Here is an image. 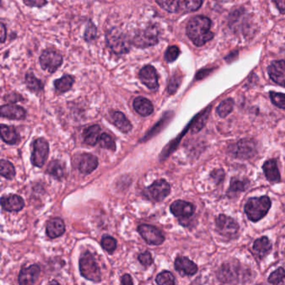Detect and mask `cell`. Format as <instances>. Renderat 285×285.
Returning <instances> with one entry per match:
<instances>
[{
    "instance_id": "1",
    "label": "cell",
    "mask_w": 285,
    "mask_h": 285,
    "mask_svg": "<svg viewBox=\"0 0 285 285\" xmlns=\"http://www.w3.org/2000/svg\"><path fill=\"white\" fill-rule=\"evenodd\" d=\"M211 25V20L206 16H194L187 25V35L194 45L203 46L214 39Z\"/></svg>"
},
{
    "instance_id": "2",
    "label": "cell",
    "mask_w": 285,
    "mask_h": 285,
    "mask_svg": "<svg viewBox=\"0 0 285 285\" xmlns=\"http://www.w3.org/2000/svg\"><path fill=\"white\" fill-rule=\"evenodd\" d=\"M271 207V201L268 196L250 198L246 203L244 210L248 218L253 222H258L266 216Z\"/></svg>"
},
{
    "instance_id": "3",
    "label": "cell",
    "mask_w": 285,
    "mask_h": 285,
    "mask_svg": "<svg viewBox=\"0 0 285 285\" xmlns=\"http://www.w3.org/2000/svg\"><path fill=\"white\" fill-rule=\"evenodd\" d=\"M79 271L83 277L93 282H100L101 280L100 269L94 257L86 251L79 259Z\"/></svg>"
},
{
    "instance_id": "4",
    "label": "cell",
    "mask_w": 285,
    "mask_h": 285,
    "mask_svg": "<svg viewBox=\"0 0 285 285\" xmlns=\"http://www.w3.org/2000/svg\"><path fill=\"white\" fill-rule=\"evenodd\" d=\"M106 41L109 47L114 53L122 55L129 52L131 43L127 35L120 31L119 29H112L106 34Z\"/></svg>"
},
{
    "instance_id": "5",
    "label": "cell",
    "mask_w": 285,
    "mask_h": 285,
    "mask_svg": "<svg viewBox=\"0 0 285 285\" xmlns=\"http://www.w3.org/2000/svg\"><path fill=\"white\" fill-rule=\"evenodd\" d=\"M170 192L171 187L168 182L163 179L156 180L150 187L144 189L143 196L150 202L158 203L169 195Z\"/></svg>"
},
{
    "instance_id": "6",
    "label": "cell",
    "mask_w": 285,
    "mask_h": 285,
    "mask_svg": "<svg viewBox=\"0 0 285 285\" xmlns=\"http://www.w3.org/2000/svg\"><path fill=\"white\" fill-rule=\"evenodd\" d=\"M40 62L44 71H46L49 73H54L63 63V57L61 53L55 49H47L44 50L40 55Z\"/></svg>"
},
{
    "instance_id": "7",
    "label": "cell",
    "mask_w": 285,
    "mask_h": 285,
    "mask_svg": "<svg viewBox=\"0 0 285 285\" xmlns=\"http://www.w3.org/2000/svg\"><path fill=\"white\" fill-rule=\"evenodd\" d=\"M216 225L217 231L224 238L232 239L238 235V223L230 216L221 214L216 218Z\"/></svg>"
},
{
    "instance_id": "8",
    "label": "cell",
    "mask_w": 285,
    "mask_h": 285,
    "mask_svg": "<svg viewBox=\"0 0 285 285\" xmlns=\"http://www.w3.org/2000/svg\"><path fill=\"white\" fill-rule=\"evenodd\" d=\"M49 143L43 138H38L34 142V150L32 152L31 161L34 166L41 167L45 165L49 156Z\"/></svg>"
},
{
    "instance_id": "9",
    "label": "cell",
    "mask_w": 285,
    "mask_h": 285,
    "mask_svg": "<svg viewBox=\"0 0 285 285\" xmlns=\"http://www.w3.org/2000/svg\"><path fill=\"white\" fill-rule=\"evenodd\" d=\"M136 46L141 48L149 47L158 43V32L155 26L148 27L141 30L133 39Z\"/></svg>"
},
{
    "instance_id": "10",
    "label": "cell",
    "mask_w": 285,
    "mask_h": 285,
    "mask_svg": "<svg viewBox=\"0 0 285 285\" xmlns=\"http://www.w3.org/2000/svg\"><path fill=\"white\" fill-rule=\"evenodd\" d=\"M138 232L149 245H161L165 241V237L161 230L151 225H140L138 227Z\"/></svg>"
},
{
    "instance_id": "11",
    "label": "cell",
    "mask_w": 285,
    "mask_h": 285,
    "mask_svg": "<svg viewBox=\"0 0 285 285\" xmlns=\"http://www.w3.org/2000/svg\"><path fill=\"white\" fill-rule=\"evenodd\" d=\"M231 148V153L233 156L240 159H248L254 156L256 153V146L252 141L242 140L232 145Z\"/></svg>"
},
{
    "instance_id": "12",
    "label": "cell",
    "mask_w": 285,
    "mask_h": 285,
    "mask_svg": "<svg viewBox=\"0 0 285 285\" xmlns=\"http://www.w3.org/2000/svg\"><path fill=\"white\" fill-rule=\"evenodd\" d=\"M139 79L150 90H157L159 86L158 75L153 66L150 65L144 66L139 72Z\"/></svg>"
},
{
    "instance_id": "13",
    "label": "cell",
    "mask_w": 285,
    "mask_h": 285,
    "mask_svg": "<svg viewBox=\"0 0 285 285\" xmlns=\"http://www.w3.org/2000/svg\"><path fill=\"white\" fill-rule=\"evenodd\" d=\"M170 209L174 216L182 219L189 218L195 212V207L193 204L182 200L175 201L170 207Z\"/></svg>"
},
{
    "instance_id": "14",
    "label": "cell",
    "mask_w": 285,
    "mask_h": 285,
    "mask_svg": "<svg viewBox=\"0 0 285 285\" xmlns=\"http://www.w3.org/2000/svg\"><path fill=\"white\" fill-rule=\"evenodd\" d=\"M40 268L38 264L24 267L19 275V283L22 285H34L40 277Z\"/></svg>"
},
{
    "instance_id": "15",
    "label": "cell",
    "mask_w": 285,
    "mask_h": 285,
    "mask_svg": "<svg viewBox=\"0 0 285 285\" xmlns=\"http://www.w3.org/2000/svg\"><path fill=\"white\" fill-rule=\"evenodd\" d=\"M268 71L273 81L285 87V61H274Z\"/></svg>"
},
{
    "instance_id": "16",
    "label": "cell",
    "mask_w": 285,
    "mask_h": 285,
    "mask_svg": "<svg viewBox=\"0 0 285 285\" xmlns=\"http://www.w3.org/2000/svg\"><path fill=\"white\" fill-rule=\"evenodd\" d=\"M175 269L182 276H192L198 272V266L186 257H177L175 260Z\"/></svg>"
},
{
    "instance_id": "17",
    "label": "cell",
    "mask_w": 285,
    "mask_h": 285,
    "mask_svg": "<svg viewBox=\"0 0 285 285\" xmlns=\"http://www.w3.org/2000/svg\"><path fill=\"white\" fill-rule=\"evenodd\" d=\"M1 204L6 211L19 212L24 207V201L19 196L11 194L2 197Z\"/></svg>"
},
{
    "instance_id": "18",
    "label": "cell",
    "mask_w": 285,
    "mask_h": 285,
    "mask_svg": "<svg viewBox=\"0 0 285 285\" xmlns=\"http://www.w3.org/2000/svg\"><path fill=\"white\" fill-rule=\"evenodd\" d=\"M98 166V159L92 154H82L79 160L78 169L83 174H90L94 172Z\"/></svg>"
},
{
    "instance_id": "19",
    "label": "cell",
    "mask_w": 285,
    "mask_h": 285,
    "mask_svg": "<svg viewBox=\"0 0 285 285\" xmlns=\"http://www.w3.org/2000/svg\"><path fill=\"white\" fill-rule=\"evenodd\" d=\"M66 231L63 220L60 217H54L49 220L46 224V234L50 238L61 237Z\"/></svg>"
},
{
    "instance_id": "20",
    "label": "cell",
    "mask_w": 285,
    "mask_h": 285,
    "mask_svg": "<svg viewBox=\"0 0 285 285\" xmlns=\"http://www.w3.org/2000/svg\"><path fill=\"white\" fill-rule=\"evenodd\" d=\"M1 116L8 119L24 120L26 117V111L21 106L16 105H4L1 106Z\"/></svg>"
},
{
    "instance_id": "21",
    "label": "cell",
    "mask_w": 285,
    "mask_h": 285,
    "mask_svg": "<svg viewBox=\"0 0 285 285\" xmlns=\"http://www.w3.org/2000/svg\"><path fill=\"white\" fill-rule=\"evenodd\" d=\"M263 169L268 181L272 183L280 182V173L278 168L277 161L275 159H270L264 164Z\"/></svg>"
},
{
    "instance_id": "22",
    "label": "cell",
    "mask_w": 285,
    "mask_h": 285,
    "mask_svg": "<svg viewBox=\"0 0 285 285\" xmlns=\"http://www.w3.org/2000/svg\"><path fill=\"white\" fill-rule=\"evenodd\" d=\"M133 107L139 115L142 116H150L154 111L153 105L145 97L136 98L133 101Z\"/></svg>"
},
{
    "instance_id": "23",
    "label": "cell",
    "mask_w": 285,
    "mask_h": 285,
    "mask_svg": "<svg viewBox=\"0 0 285 285\" xmlns=\"http://www.w3.org/2000/svg\"><path fill=\"white\" fill-rule=\"evenodd\" d=\"M271 243L269 238L267 237H262L259 239H257L254 243V252L259 259H262L270 254L271 250Z\"/></svg>"
},
{
    "instance_id": "24",
    "label": "cell",
    "mask_w": 285,
    "mask_h": 285,
    "mask_svg": "<svg viewBox=\"0 0 285 285\" xmlns=\"http://www.w3.org/2000/svg\"><path fill=\"white\" fill-rule=\"evenodd\" d=\"M111 118H112V122H113L115 127L118 128L121 132H123V133H128L132 131V123L130 122L129 120L127 119L122 112L115 111L111 115Z\"/></svg>"
},
{
    "instance_id": "25",
    "label": "cell",
    "mask_w": 285,
    "mask_h": 285,
    "mask_svg": "<svg viewBox=\"0 0 285 285\" xmlns=\"http://www.w3.org/2000/svg\"><path fill=\"white\" fill-rule=\"evenodd\" d=\"M0 133H1V138L3 142L10 145H15L17 143H19L20 140L19 134L16 132L14 127H8L3 124L1 125Z\"/></svg>"
},
{
    "instance_id": "26",
    "label": "cell",
    "mask_w": 285,
    "mask_h": 285,
    "mask_svg": "<svg viewBox=\"0 0 285 285\" xmlns=\"http://www.w3.org/2000/svg\"><path fill=\"white\" fill-rule=\"evenodd\" d=\"M100 138V127L98 125H93L85 129L84 132V141L89 145H95L99 142Z\"/></svg>"
},
{
    "instance_id": "27",
    "label": "cell",
    "mask_w": 285,
    "mask_h": 285,
    "mask_svg": "<svg viewBox=\"0 0 285 285\" xmlns=\"http://www.w3.org/2000/svg\"><path fill=\"white\" fill-rule=\"evenodd\" d=\"M65 172H66L65 166L59 160L50 161L46 169L48 174H50V176L58 180L62 179L65 177Z\"/></svg>"
},
{
    "instance_id": "28",
    "label": "cell",
    "mask_w": 285,
    "mask_h": 285,
    "mask_svg": "<svg viewBox=\"0 0 285 285\" xmlns=\"http://www.w3.org/2000/svg\"><path fill=\"white\" fill-rule=\"evenodd\" d=\"M74 79L71 75H65L55 81V87L59 92L64 93L71 90L74 84Z\"/></svg>"
},
{
    "instance_id": "29",
    "label": "cell",
    "mask_w": 285,
    "mask_h": 285,
    "mask_svg": "<svg viewBox=\"0 0 285 285\" xmlns=\"http://www.w3.org/2000/svg\"><path fill=\"white\" fill-rule=\"evenodd\" d=\"M248 186H249V182L248 180L233 177L231 180L228 193H242L248 188Z\"/></svg>"
},
{
    "instance_id": "30",
    "label": "cell",
    "mask_w": 285,
    "mask_h": 285,
    "mask_svg": "<svg viewBox=\"0 0 285 285\" xmlns=\"http://www.w3.org/2000/svg\"><path fill=\"white\" fill-rule=\"evenodd\" d=\"M25 83H26L28 89L33 92H40L44 88V85L41 80L37 79L33 74H27L25 75Z\"/></svg>"
},
{
    "instance_id": "31",
    "label": "cell",
    "mask_w": 285,
    "mask_h": 285,
    "mask_svg": "<svg viewBox=\"0 0 285 285\" xmlns=\"http://www.w3.org/2000/svg\"><path fill=\"white\" fill-rule=\"evenodd\" d=\"M0 174L7 179H13L15 177V169L13 164L5 160L0 161Z\"/></svg>"
},
{
    "instance_id": "32",
    "label": "cell",
    "mask_w": 285,
    "mask_h": 285,
    "mask_svg": "<svg viewBox=\"0 0 285 285\" xmlns=\"http://www.w3.org/2000/svg\"><path fill=\"white\" fill-rule=\"evenodd\" d=\"M233 106H234L233 100L231 98H227L220 103L219 106L216 109V112L219 115L220 117L224 118L227 115H229L232 112Z\"/></svg>"
},
{
    "instance_id": "33",
    "label": "cell",
    "mask_w": 285,
    "mask_h": 285,
    "mask_svg": "<svg viewBox=\"0 0 285 285\" xmlns=\"http://www.w3.org/2000/svg\"><path fill=\"white\" fill-rule=\"evenodd\" d=\"M159 6L169 13H177L179 10L180 0H156Z\"/></svg>"
},
{
    "instance_id": "34",
    "label": "cell",
    "mask_w": 285,
    "mask_h": 285,
    "mask_svg": "<svg viewBox=\"0 0 285 285\" xmlns=\"http://www.w3.org/2000/svg\"><path fill=\"white\" fill-rule=\"evenodd\" d=\"M156 282L160 285H175L176 281L172 273L169 271H163L156 276Z\"/></svg>"
},
{
    "instance_id": "35",
    "label": "cell",
    "mask_w": 285,
    "mask_h": 285,
    "mask_svg": "<svg viewBox=\"0 0 285 285\" xmlns=\"http://www.w3.org/2000/svg\"><path fill=\"white\" fill-rule=\"evenodd\" d=\"M99 144L100 146L105 149H108V150L115 151L116 150V142L113 140V138H111V136L108 134L104 133L102 135L100 136V139H99Z\"/></svg>"
},
{
    "instance_id": "36",
    "label": "cell",
    "mask_w": 285,
    "mask_h": 285,
    "mask_svg": "<svg viewBox=\"0 0 285 285\" xmlns=\"http://www.w3.org/2000/svg\"><path fill=\"white\" fill-rule=\"evenodd\" d=\"M116 245H117V242L116 239L111 237V236L106 235L104 236L102 239H101V246L105 250L107 251L110 254H112L114 251L116 249Z\"/></svg>"
},
{
    "instance_id": "37",
    "label": "cell",
    "mask_w": 285,
    "mask_h": 285,
    "mask_svg": "<svg viewBox=\"0 0 285 285\" xmlns=\"http://www.w3.org/2000/svg\"><path fill=\"white\" fill-rule=\"evenodd\" d=\"M270 95L274 105L278 106L279 108L285 109V94L272 91L270 92Z\"/></svg>"
},
{
    "instance_id": "38",
    "label": "cell",
    "mask_w": 285,
    "mask_h": 285,
    "mask_svg": "<svg viewBox=\"0 0 285 285\" xmlns=\"http://www.w3.org/2000/svg\"><path fill=\"white\" fill-rule=\"evenodd\" d=\"M179 55V48L177 47V46H175V45H172V46L167 48V50H166L165 60H166V62L171 63V62L176 61L178 58Z\"/></svg>"
},
{
    "instance_id": "39",
    "label": "cell",
    "mask_w": 285,
    "mask_h": 285,
    "mask_svg": "<svg viewBox=\"0 0 285 285\" xmlns=\"http://www.w3.org/2000/svg\"><path fill=\"white\" fill-rule=\"evenodd\" d=\"M285 279V270L283 268H280L275 272L272 273L269 277V282L273 285H278L282 282Z\"/></svg>"
},
{
    "instance_id": "40",
    "label": "cell",
    "mask_w": 285,
    "mask_h": 285,
    "mask_svg": "<svg viewBox=\"0 0 285 285\" xmlns=\"http://www.w3.org/2000/svg\"><path fill=\"white\" fill-rule=\"evenodd\" d=\"M97 35V29L95 26V24H93L92 22H89L86 29H85V38L86 42H91L93 40H95Z\"/></svg>"
},
{
    "instance_id": "41",
    "label": "cell",
    "mask_w": 285,
    "mask_h": 285,
    "mask_svg": "<svg viewBox=\"0 0 285 285\" xmlns=\"http://www.w3.org/2000/svg\"><path fill=\"white\" fill-rule=\"evenodd\" d=\"M181 80H182L181 74H173V76L170 79L169 85H168V93L170 95H173L177 91L179 85H181V82H182Z\"/></svg>"
},
{
    "instance_id": "42",
    "label": "cell",
    "mask_w": 285,
    "mask_h": 285,
    "mask_svg": "<svg viewBox=\"0 0 285 285\" xmlns=\"http://www.w3.org/2000/svg\"><path fill=\"white\" fill-rule=\"evenodd\" d=\"M184 3L188 11L193 12L200 8L203 4V0H184Z\"/></svg>"
},
{
    "instance_id": "43",
    "label": "cell",
    "mask_w": 285,
    "mask_h": 285,
    "mask_svg": "<svg viewBox=\"0 0 285 285\" xmlns=\"http://www.w3.org/2000/svg\"><path fill=\"white\" fill-rule=\"evenodd\" d=\"M138 259H139V262H140L141 264H142L144 267L150 266L153 263L152 256H151L150 252H148V251L143 253V254H141L138 256Z\"/></svg>"
},
{
    "instance_id": "44",
    "label": "cell",
    "mask_w": 285,
    "mask_h": 285,
    "mask_svg": "<svg viewBox=\"0 0 285 285\" xmlns=\"http://www.w3.org/2000/svg\"><path fill=\"white\" fill-rule=\"evenodd\" d=\"M24 3L28 7H37L41 8L47 4L46 0H24Z\"/></svg>"
},
{
    "instance_id": "45",
    "label": "cell",
    "mask_w": 285,
    "mask_h": 285,
    "mask_svg": "<svg viewBox=\"0 0 285 285\" xmlns=\"http://www.w3.org/2000/svg\"><path fill=\"white\" fill-rule=\"evenodd\" d=\"M5 100H8L9 102H17L22 100V97L21 95H18V94H12V95H6Z\"/></svg>"
},
{
    "instance_id": "46",
    "label": "cell",
    "mask_w": 285,
    "mask_h": 285,
    "mask_svg": "<svg viewBox=\"0 0 285 285\" xmlns=\"http://www.w3.org/2000/svg\"><path fill=\"white\" fill-rule=\"evenodd\" d=\"M275 3L281 13H285V0H275Z\"/></svg>"
},
{
    "instance_id": "47",
    "label": "cell",
    "mask_w": 285,
    "mask_h": 285,
    "mask_svg": "<svg viewBox=\"0 0 285 285\" xmlns=\"http://www.w3.org/2000/svg\"><path fill=\"white\" fill-rule=\"evenodd\" d=\"M122 284L124 285H133V280L129 275H125L122 277Z\"/></svg>"
},
{
    "instance_id": "48",
    "label": "cell",
    "mask_w": 285,
    "mask_h": 285,
    "mask_svg": "<svg viewBox=\"0 0 285 285\" xmlns=\"http://www.w3.org/2000/svg\"><path fill=\"white\" fill-rule=\"evenodd\" d=\"M6 28L5 25L2 23L1 24V42L3 43L6 40Z\"/></svg>"
}]
</instances>
